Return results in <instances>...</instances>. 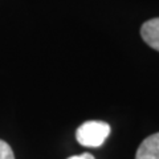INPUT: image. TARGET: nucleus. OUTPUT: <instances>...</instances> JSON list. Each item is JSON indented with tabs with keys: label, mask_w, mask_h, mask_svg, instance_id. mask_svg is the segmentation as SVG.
I'll list each match as a JSON object with an SVG mask.
<instances>
[{
	"label": "nucleus",
	"mask_w": 159,
	"mask_h": 159,
	"mask_svg": "<svg viewBox=\"0 0 159 159\" xmlns=\"http://www.w3.org/2000/svg\"><path fill=\"white\" fill-rule=\"evenodd\" d=\"M110 126L102 121H86L77 129L76 138L81 146L99 147L102 146L110 134Z\"/></svg>",
	"instance_id": "nucleus-1"
},
{
	"label": "nucleus",
	"mask_w": 159,
	"mask_h": 159,
	"mask_svg": "<svg viewBox=\"0 0 159 159\" xmlns=\"http://www.w3.org/2000/svg\"><path fill=\"white\" fill-rule=\"evenodd\" d=\"M135 159H159V133L147 137L139 145Z\"/></svg>",
	"instance_id": "nucleus-2"
},
{
	"label": "nucleus",
	"mask_w": 159,
	"mask_h": 159,
	"mask_svg": "<svg viewBox=\"0 0 159 159\" xmlns=\"http://www.w3.org/2000/svg\"><path fill=\"white\" fill-rule=\"evenodd\" d=\"M142 39L148 47L159 52V17L147 20L141 28Z\"/></svg>",
	"instance_id": "nucleus-3"
},
{
	"label": "nucleus",
	"mask_w": 159,
	"mask_h": 159,
	"mask_svg": "<svg viewBox=\"0 0 159 159\" xmlns=\"http://www.w3.org/2000/svg\"><path fill=\"white\" fill-rule=\"evenodd\" d=\"M0 159H15L11 146L2 139H0Z\"/></svg>",
	"instance_id": "nucleus-4"
},
{
	"label": "nucleus",
	"mask_w": 159,
	"mask_h": 159,
	"mask_svg": "<svg viewBox=\"0 0 159 159\" xmlns=\"http://www.w3.org/2000/svg\"><path fill=\"white\" fill-rule=\"evenodd\" d=\"M68 159H96V158L89 152H84V154H81V155H73V157L68 158Z\"/></svg>",
	"instance_id": "nucleus-5"
}]
</instances>
